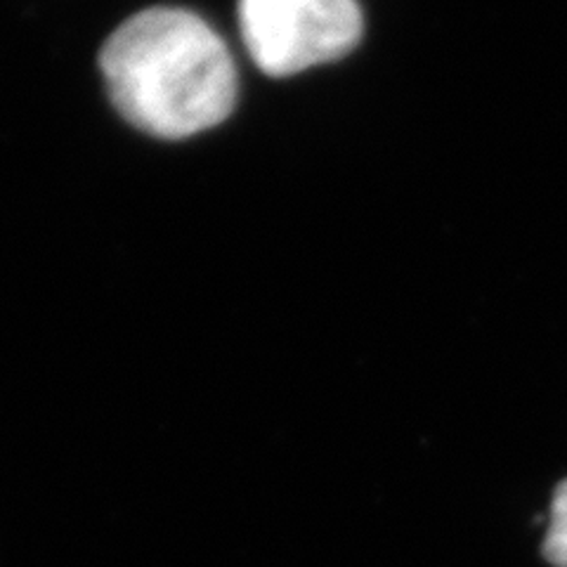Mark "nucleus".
Listing matches in <instances>:
<instances>
[{"instance_id": "3", "label": "nucleus", "mask_w": 567, "mask_h": 567, "mask_svg": "<svg viewBox=\"0 0 567 567\" xmlns=\"http://www.w3.org/2000/svg\"><path fill=\"white\" fill-rule=\"evenodd\" d=\"M544 554L556 567H567V481L556 489L554 496Z\"/></svg>"}, {"instance_id": "2", "label": "nucleus", "mask_w": 567, "mask_h": 567, "mask_svg": "<svg viewBox=\"0 0 567 567\" xmlns=\"http://www.w3.org/2000/svg\"><path fill=\"white\" fill-rule=\"evenodd\" d=\"M239 27L265 74L291 76L348 55L362 12L354 0H239Z\"/></svg>"}, {"instance_id": "1", "label": "nucleus", "mask_w": 567, "mask_h": 567, "mask_svg": "<svg viewBox=\"0 0 567 567\" xmlns=\"http://www.w3.org/2000/svg\"><path fill=\"white\" fill-rule=\"evenodd\" d=\"M100 69L121 116L156 137L197 135L235 110L233 55L185 8L162 6L128 17L104 43Z\"/></svg>"}]
</instances>
